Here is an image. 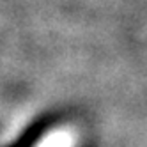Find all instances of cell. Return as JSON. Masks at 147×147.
I'll return each mask as SVG.
<instances>
[{
    "label": "cell",
    "mask_w": 147,
    "mask_h": 147,
    "mask_svg": "<svg viewBox=\"0 0 147 147\" xmlns=\"http://www.w3.org/2000/svg\"><path fill=\"white\" fill-rule=\"evenodd\" d=\"M55 119H57L55 115H43V117L36 119L13 144H7V145H4V147H34V145L45 136V133H46L50 128H53Z\"/></svg>",
    "instance_id": "1"
}]
</instances>
